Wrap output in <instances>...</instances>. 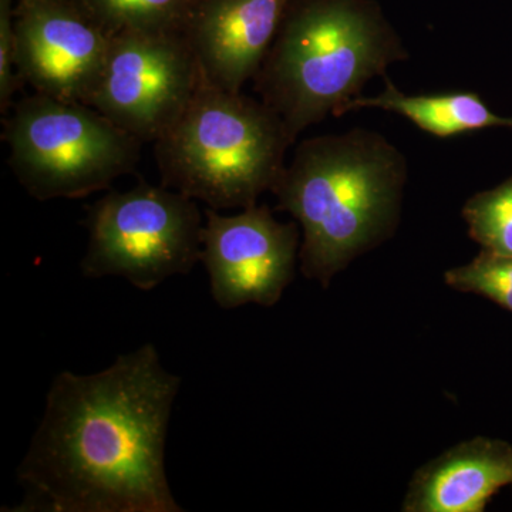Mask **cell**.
I'll list each match as a JSON object with an SVG mask.
<instances>
[{
  "mask_svg": "<svg viewBox=\"0 0 512 512\" xmlns=\"http://www.w3.org/2000/svg\"><path fill=\"white\" fill-rule=\"evenodd\" d=\"M409 57L372 3L293 0L252 82L296 141L313 124L343 116L369 80Z\"/></svg>",
  "mask_w": 512,
  "mask_h": 512,
  "instance_id": "obj_3",
  "label": "cell"
},
{
  "mask_svg": "<svg viewBox=\"0 0 512 512\" xmlns=\"http://www.w3.org/2000/svg\"><path fill=\"white\" fill-rule=\"evenodd\" d=\"M13 0H0V113L3 119L13 107V99L20 87L18 66H16V33Z\"/></svg>",
  "mask_w": 512,
  "mask_h": 512,
  "instance_id": "obj_16",
  "label": "cell"
},
{
  "mask_svg": "<svg viewBox=\"0 0 512 512\" xmlns=\"http://www.w3.org/2000/svg\"><path fill=\"white\" fill-rule=\"evenodd\" d=\"M512 487V444L474 437L421 466L410 480L404 512H483Z\"/></svg>",
  "mask_w": 512,
  "mask_h": 512,
  "instance_id": "obj_11",
  "label": "cell"
},
{
  "mask_svg": "<svg viewBox=\"0 0 512 512\" xmlns=\"http://www.w3.org/2000/svg\"><path fill=\"white\" fill-rule=\"evenodd\" d=\"M293 143L264 101L201 76L187 109L153 144L164 187L222 211L254 207L272 191Z\"/></svg>",
  "mask_w": 512,
  "mask_h": 512,
  "instance_id": "obj_4",
  "label": "cell"
},
{
  "mask_svg": "<svg viewBox=\"0 0 512 512\" xmlns=\"http://www.w3.org/2000/svg\"><path fill=\"white\" fill-rule=\"evenodd\" d=\"M444 282L458 292L490 299L512 313V255L481 249L473 261L448 269Z\"/></svg>",
  "mask_w": 512,
  "mask_h": 512,
  "instance_id": "obj_15",
  "label": "cell"
},
{
  "mask_svg": "<svg viewBox=\"0 0 512 512\" xmlns=\"http://www.w3.org/2000/svg\"><path fill=\"white\" fill-rule=\"evenodd\" d=\"M201 262L212 299L221 309L255 305L271 308L295 278L301 251L296 221L279 222L266 205L235 215L207 208Z\"/></svg>",
  "mask_w": 512,
  "mask_h": 512,
  "instance_id": "obj_8",
  "label": "cell"
},
{
  "mask_svg": "<svg viewBox=\"0 0 512 512\" xmlns=\"http://www.w3.org/2000/svg\"><path fill=\"white\" fill-rule=\"evenodd\" d=\"M15 33L23 84L43 96L89 104L111 35L80 0H20Z\"/></svg>",
  "mask_w": 512,
  "mask_h": 512,
  "instance_id": "obj_9",
  "label": "cell"
},
{
  "mask_svg": "<svg viewBox=\"0 0 512 512\" xmlns=\"http://www.w3.org/2000/svg\"><path fill=\"white\" fill-rule=\"evenodd\" d=\"M293 0H197L183 35L208 83L242 92L261 69Z\"/></svg>",
  "mask_w": 512,
  "mask_h": 512,
  "instance_id": "obj_10",
  "label": "cell"
},
{
  "mask_svg": "<svg viewBox=\"0 0 512 512\" xmlns=\"http://www.w3.org/2000/svg\"><path fill=\"white\" fill-rule=\"evenodd\" d=\"M375 97L360 96L350 101L345 114L352 110L380 109L400 114L431 136L448 138L487 128L512 130V117L495 114L480 94L473 92L404 94L389 77Z\"/></svg>",
  "mask_w": 512,
  "mask_h": 512,
  "instance_id": "obj_12",
  "label": "cell"
},
{
  "mask_svg": "<svg viewBox=\"0 0 512 512\" xmlns=\"http://www.w3.org/2000/svg\"><path fill=\"white\" fill-rule=\"evenodd\" d=\"M407 177L406 157L377 131L299 143L271 192L302 228V274L328 288L357 256L392 238Z\"/></svg>",
  "mask_w": 512,
  "mask_h": 512,
  "instance_id": "obj_2",
  "label": "cell"
},
{
  "mask_svg": "<svg viewBox=\"0 0 512 512\" xmlns=\"http://www.w3.org/2000/svg\"><path fill=\"white\" fill-rule=\"evenodd\" d=\"M180 386L153 343L92 375L60 372L16 470L25 511H184L165 470Z\"/></svg>",
  "mask_w": 512,
  "mask_h": 512,
  "instance_id": "obj_1",
  "label": "cell"
},
{
  "mask_svg": "<svg viewBox=\"0 0 512 512\" xmlns=\"http://www.w3.org/2000/svg\"><path fill=\"white\" fill-rule=\"evenodd\" d=\"M84 278L119 276L140 291H153L201 261L205 212L197 201L141 180L128 191H111L89 207Z\"/></svg>",
  "mask_w": 512,
  "mask_h": 512,
  "instance_id": "obj_6",
  "label": "cell"
},
{
  "mask_svg": "<svg viewBox=\"0 0 512 512\" xmlns=\"http://www.w3.org/2000/svg\"><path fill=\"white\" fill-rule=\"evenodd\" d=\"M468 235L484 251L512 255V175L468 198L461 210Z\"/></svg>",
  "mask_w": 512,
  "mask_h": 512,
  "instance_id": "obj_14",
  "label": "cell"
},
{
  "mask_svg": "<svg viewBox=\"0 0 512 512\" xmlns=\"http://www.w3.org/2000/svg\"><path fill=\"white\" fill-rule=\"evenodd\" d=\"M200 83V66L183 33H114L87 106L154 143L187 109Z\"/></svg>",
  "mask_w": 512,
  "mask_h": 512,
  "instance_id": "obj_7",
  "label": "cell"
},
{
  "mask_svg": "<svg viewBox=\"0 0 512 512\" xmlns=\"http://www.w3.org/2000/svg\"><path fill=\"white\" fill-rule=\"evenodd\" d=\"M110 35L120 32L183 33L197 0H80Z\"/></svg>",
  "mask_w": 512,
  "mask_h": 512,
  "instance_id": "obj_13",
  "label": "cell"
},
{
  "mask_svg": "<svg viewBox=\"0 0 512 512\" xmlns=\"http://www.w3.org/2000/svg\"><path fill=\"white\" fill-rule=\"evenodd\" d=\"M9 167L37 201L77 200L133 173L143 141L99 110L35 93L3 121Z\"/></svg>",
  "mask_w": 512,
  "mask_h": 512,
  "instance_id": "obj_5",
  "label": "cell"
}]
</instances>
